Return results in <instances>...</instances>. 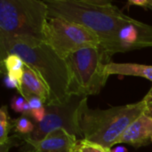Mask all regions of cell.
<instances>
[{
  "mask_svg": "<svg viewBox=\"0 0 152 152\" xmlns=\"http://www.w3.org/2000/svg\"><path fill=\"white\" fill-rule=\"evenodd\" d=\"M44 41L64 60L81 49L101 45L100 38L94 32L60 18H48Z\"/></svg>",
  "mask_w": 152,
  "mask_h": 152,
  "instance_id": "6",
  "label": "cell"
},
{
  "mask_svg": "<svg viewBox=\"0 0 152 152\" xmlns=\"http://www.w3.org/2000/svg\"><path fill=\"white\" fill-rule=\"evenodd\" d=\"M45 113H46V110H45V106L41 109L31 110L28 114V117H30L35 121V123H40L45 118Z\"/></svg>",
  "mask_w": 152,
  "mask_h": 152,
  "instance_id": "19",
  "label": "cell"
},
{
  "mask_svg": "<svg viewBox=\"0 0 152 152\" xmlns=\"http://www.w3.org/2000/svg\"><path fill=\"white\" fill-rule=\"evenodd\" d=\"M148 8H149V9H151V10L152 11V0H151V4H150V5L148 6Z\"/></svg>",
  "mask_w": 152,
  "mask_h": 152,
  "instance_id": "26",
  "label": "cell"
},
{
  "mask_svg": "<svg viewBox=\"0 0 152 152\" xmlns=\"http://www.w3.org/2000/svg\"><path fill=\"white\" fill-rule=\"evenodd\" d=\"M4 83L5 86L10 87V88H15L19 93H20V82H18L14 79H12L7 76H4Z\"/></svg>",
  "mask_w": 152,
  "mask_h": 152,
  "instance_id": "21",
  "label": "cell"
},
{
  "mask_svg": "<svg viewBox=\"0 0 152 152\" xmlns=\"http://www.w3.org/2000/svg\"><path fill=\"white\" fill-rule=\"evenodd\" d=\"M75 152H110V151L106 150L102 146L98 143L81 139L78 140L77 144L74 150Z\"/></svg>",
  "mask_w": 152,
  "mask_h": 152,
  "instance_id": "16",
  "label": "cell"
},
{
  "mask_svg": "<svg viewBox=\"0 0 152 152\" xmlns=\"http://www.w3.org/2000/svg\"><path fill=\"white\" fill-rule=\"evenodd\" d=\"M78 140L66 130L57 129L49 133L44 139L28 144L31 146L32 152H73Z\"/></svg>",
  "mask_w": 152,
  "mask_h": 152,
  "instance_id": "9",
  "label": "cell"
},
{
  "mask_svg": "<svg viewBox=\"0 0 152 152\" xmlns=\"http://www.w3.org/2000/svg\"><path fill=\"white\" fill-rule=\"evenodd\" d=\"M110 59L101 45L81 49L66 58L70 73L71 95L98 94L110 77L105 71Z\"/></svg>",
  "mask_w": 152,
  "mask_h": 152,
  "instance_id": "5",
  "label": "cell"
},
{
  "mask_svg": "<svg viewBox=\"0 0 152 152\" xmlns=\"http://www.w3.org/2000/svg\"><path fill=\"white\" fill-rule=\"evenodd\" d=\"M152 46V26L129 17L102 46L110 57L117 53H126Z\"/></svg>",
  "mask_w": 152,
  "mask_h": 152,
  "instance_id": "8",
  "label": "cell"
},
{
  "mask_svg": "<svg viewBox=\"0 0 152 152\" xmlns=\"http://www.w3.org/2000/svg\"><path fill=\"white\" fill-rule=\"evenodd\" d=\"M27 102L29 105L30 110H37V109H41L43 107H45V103L42 101V99H40L37 96H29L26 99Z\"/></svg>",
  "mask_w": 152,
  "mask_h": 152,
  "instance_id": "20",
  "label": "cell"
},
{
  "mask_svg": "<svg viewBox=\"0 0 152 152\" xmlns=\"http://www.w3.org/2000/svg\"><path fill=\"white\" fill-rule=\"evenodd\" d=\"M130 5H137L141 7H147L151 4V0H130L128 2Z\"/></svg>",
  "mask_w": 152,
  "mask_h": 152,
  "instance_id": "22",
  "label": "cell"
},
{
  "mask_svg": "<svg viewBox=\"0 0 152 152\" xmlns=\"http://www.w3.org/2000/svg\"><path fill=\"white\" fill-rule=\"evenodd\" d=\"M9 54L20 57L46 85L50 94V102L46 105L63 104L70 98V73L66 60L45 41L30 37L0 40L1 61Z\"/></svg>",
  "mask_w": 152,
  "mask_h": 152,
  "instance_id": "1",
  "label": "cell"
},
{
  "mask_svg": "<svg viewBox=\"0 0 152 152\" xmlns=\"http://www.w3.org/2000/svg\"><path fill=\"white\" fill-rule=\"evenodd\" d=\"M152 142V119L144 113L139 116L118 139V143H126L134 148Z\"/></svg>",
  "mask_w": 152,
  "mask_h": 152,
  "instance_id": "10",
  "label": "cell"
},
{
  "mask_svg": "<svg viewBox=\"0 0 152 152\" xmlns=\"http://www.w3.org/2000/svg\"><path fill=\"white\" fill-rule=\"evenodd\" d=\"M24 152H32V151H31V150L29 149V150H27V151H25Z\"/></svg>",
  "mask_w": 152,
  "mask_h": 152,
  "instance_id": "27",
  "label": "cell"
},
{
  "mask_svg": "<svg viewBox=\"0 0 152 152\" xmlns=\"http://www.w3.org/2000/svg\"><path fill=\"white\" fill-rule=\"evenodd\" d=\"M144 102H152V87L150 89V91L148 92V94L144 96V98L142 99Z\"/></svg>",
  "mask_w": 152,
  "mask_h": 152,
  "instance_id": "23",
  "label": "cell"
},
{
  "mask_svg": "<svg viewBox=\"0 0 152 152\" xmlns=\"http://www.w3.org/2000/svg\"><path fill=\"white\" fill-rule=\"evenodd\" d=\"M13 129L20 136L28 135L33 133L35 124H33L26 116H20L13 120Z\"/></svg>",
  "mask_w": 152,
  "mask_h": 152,
  "instance_id": "15",
  "label": "cell"
},
{
  "mask_svg": "<svg viewBox=\"0 0 152 152\" xmlns=\"http://www.w3.org/2000/svg\"><path fill=\"white\" fill-rule=\"evenodd\" d=\"M110 152H127L126 148L123 147V146H119V147H116V148H112Z\"/></svg>",
  "mask_w": 152,
  "mask_h": 152,
  "instance_id": "24",
  "label": "cell"
},
{
  "mask_svg": "<svg viewBox=\"0 0 152 152\" xmlns=\"http://www.w3.org/2000/svg\"><path fill=\"white\" fill-rule=\"evenodd\" d=\"M25 63L16 54H9L4 60L1 61V70L4 76L9 77L18 82H21L24 72Z\"/></svg>",
  "mask_w": 152,
  "mask_h": 152,
  "instance_id": "13",
  "label": "cell"
},
{
  "mask_svg": "<svg viewBox=\"0 0 152 152\" xmlns=\"http://www.w3.org/2000/svg\"><path fill=\"white\" fill-rule=\"evenodd\" d=\"M48 20L45 1L1 0L0 40L15 37H30L44 41Z\"/></svg>",
  "mask_w": 152,
  "mask_h": 152,
  "instance_id": "4",
  "label": "cell"
},
{
  "mask_svg": "<svg viewBox=\"0 0 152 152\" xmlns=\"http://www.w3.org/2000/svg\"><path fill=\"white\" fill-rule=\"evenodd\" d=\"M12 128H13V120L8 114L7 107L3 106L0 110V144L10 137L8 134Z\"/></svg>",
  "mask_w": 152,
  "mask_h": 152,
  "instance_id": "14",
  "label": "cell"
},
{
  "mask_svg": "<svg viewBox=\"0 0 152 152\" xmlns=\"http://www.w3.org/2000/svg\"><path fill=\"white\" fill-rule=\"evenodd\" d=\"M11 107L15 112L21 113L22 116L28 117V114L30 112V108L24 97L22 96L12 97L11 101Z\"/></svg>",
  "mask_w": 152,
  "mask_h": 152,
  "instance_id": "17",
  "label": "cell"
},
{
  "mask_svg": "<svg viewBox=\"0 0 152 152\" xmlns=\"http://www.w3.org/2000/svg\"><path fill=\"white\" fill-rule=\"evenodd\" d=\"M20 94L25 100L29 96H37L42 99L45 105L48 104L50 102V94L46 85L39 76L26 64L20 82Z\"/></svg>",
  "mask_w": 152,
  "mask_h": 152,
  "instance_id": "11",
  "label": "cell"
},
{
  "mask_svg": "<svg viewBox=\"0 0 152 152\" xmlns=\"http://www.w3.org/2000/svg\"><path fill=\"white\" fill-rule=\"evenodd\" d=\"M147 102L143 100L108 110H92L86 97L78 109V126L83 139L95 142L110 151L127 127L144 113Z\"/></svg>",
  "mask_w": 152,
  "mask_h": 152,
  "instance_id": "3",
  "label": "cell"
},
{
  "mask_svg": "<svg viewBox=\"0 0 152 152\" xmlns=\"http://www.w3.org/2000/svg\"><path fill=\"white\" fill-rule=\"evenodd\" d=\"M22 141L23 140L21 139V137L19 134L10 136L4 142L0 144V152H9V150L12 147L20 145V142H22Z\"/></svg>",
  "mask_w": 152,
  "mask_h": 152,
  "instance_id": "18",
  "label": "cell"
},
{
  "mask_svg": "<svg viewBox=\"0 0 152 152\" xmlns=\"http://www.w3.org/2000/svg\"><path fill=\"white\" fill-rule=\"evenodd\" d=\"M48 18H60L94 32L105 45L129 16L106 0H46Z\"/></svg>",
  "mask_w": 152,
  "mask_h": 152,
  "instance_id": "2",
  "label": "cell"
},
{
  "mask_svg": "<svg viewBox=\"0 0 152 152\" xmlns=\"http://www.w3.org/2000/svg\"><path fill=\"white\" fill-rule=\"evenodd\" d=\"M87 96L72 94L63 104L45 105V117L40 123H35L33 133L28 135L20 136L27 142H38L44 139L49 133L57 129H64L70 134L75 135L79 140L83 139L82 133L78 126V109L82 101Z\"/></svg>",
  "mask_w": 152,
  "mask_h": 152,
  "instance_id": "7",
  "label": "cell"
},
{
  "mask_svg": "<svg viewBox=\"0 0 152 152\" xmlns=\"http://www.w3.org/2000/svg\"><path fill=\"white\" fill-rule=\"evenodd\" d=\"M106 73L110 75L134 76L146 78L152 82V66L137 63L110 62L105 67Z\"/></svg>",
  "mask_w": 152,
  "mask_h": 152,
  "instance_id": "12",
  "label": "cell"
},
{
  "mask_svg": "<svg viewBox=\"0 0 152 152\" xmlns=\"http://www.w3.org/2000/svg\"><path fill=\"white\" fill-rule=\"evenodd\" d=\"M73 152H75V151H73Z\"/></svg>",
  "mask_w": 152,
  "mask_h": 152,
  "instance_id": "28",
  "label": "cell"
},
{
  "mask_svg": "<svg viewBox=\"0 0 152 152\" xmlns=\"http://www.w3.org/2000/svg\"><path fill=\"white\" fill-rule=\"evenodd\" d=\"M144 114L146 116H148L149 118H151L152 119V107L151 106H147L146 107V110L144 111Z\"/></svg>",
  "mask_w": 152,
  "mask_h": 152,
  "instance_id": "25",
  "label": "cell"
}]
</instances>
